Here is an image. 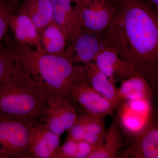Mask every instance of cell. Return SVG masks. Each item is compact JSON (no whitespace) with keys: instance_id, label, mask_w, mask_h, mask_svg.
<instances>
[{"instance_id":"obj_21","label":"cell","mask_w":158,"mask_h":158,"mask_svg":"<svg viewBox=\"0 0 158 158\" xmlns=\"http://www.w3.org/2000/svg\"><path fill=\"white\" fill-rule=\"evenodd\" d=\"M13 54L4 43L0 44V84L9 73L14 65Z\"/></svg>"},{"instance_id":"obj_13","label":"cell","mask_w":158,"mask_h":158,"mask_svg":"<svg viewBox=\"0 0 158 158\" xmlns=\"http://www.w3.org/2000/svg\"><path fill=\"white\" fill-rule=\"evenodd\" d=\"M88 84L98 93L110 101L117 110L124 103L115 83L98 69L94 62L84 65Z\"/></svg>"},{"instance_id":"obj_26","label":"cell","mask_w":158,"mask_h":158,"mask_svg":"<svg viewBox=\"0 0 158 158\" xmlns=\"http://www.w3.org/2000/svg\"><path fill=\"white\" fill-rule=\"evenodd\" d=\"M0 1H1V0H0Z\"/></svg>"},{"instance_id":"obj_9","label":"cell","mask_w":158,"mask_h":158,"mask_svg":"<svg viewBox=\"0 0 158 158\" xmlns=\"http://www.w3.org/2000/svg\"><path fill=\"white\" fill-rule=\"evenodd\" d=\"M52 22L70 43L82 30L81 14L77 0H51Z\"/></svg>"},{"instance_id":"obj_1","label":"cell","mask_w":158,"mask_h":158,"mask_svg":"<svg viewBox=\"0 0 158 158\" xmlns=\"http://www.w3.org/2000/svg\"><path fill=\"white\" fill-rule=\"evenodd\" d=\"M106 47L133 65L152 88L158 84V11L144 0H116Z\"/></svg>"},{"instance_id":"obj_22","label":"cell","mask_w":158,"mask_h":158,"mask_svg":"<svg viewBox=\"0 0 158 158\" xmlns=\"http://www.w3.org/2000/svg\"><path fill=\"white\" fill-rule=\"evenodd\" d=\"M66 140L78 142L84 140L85 129L81 117L78 116L76 123L67 130Z\"/></svg>"},{"instance_id":"obj_10","label":"cell","mask_w":158,"mask_h":158,"mask_svg":"<svg viewBox=\"0 0 158 158\" xmlns=\"http://www.w3.org/2000/svg\"><path fill=\"white\" fill-rule=\"evenodd\" d=\"M93 62L115 84L133 77L141 76L132 64L122 59L111 48L105 47L97 55Z\"/></svg>"},{"instance_id":"obj_7","label":"cell","mask_w":158,"mask_h":158,"mask_svg":"<svg viewBox=\"0 0 158 158\" xmlns=\"http://www.w3.org/2000/svg\"><path fill=\"white\" fill-rule=\"evenodd\" d=\"M105 47V35L82 30L66 46V56L75 64L84 65L93 62Z\"/></svg>"},{"instance_id":"obj_20","label":"cell","mask_w":158,"mask_h":158,"mask_svg":"<svg viewBox=\"0 0 158 158\" xmlns=\"http://www.w3.org/2000/svg\"><path fill=\"white\" fill-rule=\"evenodd\" d=\"M81 117L85 129V134H91L105 138L106 129L104 118L96 117L85 113Z\"/></svg>"},{"instance_id":"obj_3","label":"cell","mask_w":158,"mask_h":158,"mask_svg":"<svg viewBox=\"0 0 158 158\" xmlns=\"http://www.w3.org/2000/svg\"><path fill=\"white\" fill-rule=\"evenodd\" d=\"M48 106L46 94L15 62L0 84V114L40 120Z\"/></svg>"},{"instance_id":"obj_8","label":"cell","mask_w":158,"mask_h":158,"mask_svg":"<svg viewBox=\"0 0 158 158\" xmlns=\"http://www.w3.org/2000/svg\"><path fill=\"white\" fill-rule=\"evenodd\" d=\"M49 106L40 121L52 132L61 136L76 123L77 113L72 101L52 99L48 101Z\"/></svg>"},{"instance_id":"obj_16","label":"cell","mask_w":158,"mask_h":158,"mask_svg":"<svg viewBox=\"0 0 158 158\" xmlns=\"http://www.w3.org/2000/svg\"><path fill=\"white\" fill-rule=\"evenodd\" d=\"M40 41L43 52L55 56H65L67 40L63 32L53 22L39 32Z\"/></svg>"},{"instance_id":"obj_15","label":"cell","mask_w":158,"mask_h":158,"mask_svg":"<svg viewBox=\"0 0 158 158\" xmlns=\"http://www.w3.org/2000/svg\"><path fill=\"white\" fill-rule=\"evenodd\" d=\"M16 12L28 16L39 32L52 22L51 0H22Z\"/></svg>"},{"instance_id":"obj_18","label":"cell","mask_w":158,"mask_h":158,"mask_svg":"<svg viewBox=\"0 0 158 158\" xmlns=\"http://www.w3.org/2000/svg\"><path fill=\"white\" fill-rule=\"evenodd\" d=\"M124 103L133 100L149 101L152 97L153 88L143 77H133L121 82L118 88Z\"/></svg>"},{"instance_id":"obj_23","label":"cell","mask_w":158,"mask_h":158,"mask_svg":"<svg viewBox=\"0 0 158 158\" xmlns=\"http://www.w3.org/2000/svg\"><path fill=\"white\" fill-rule=\"evenodd\" d=\"M77 149L76 141L65 140V143L59 147L56 158H75Z\"/></svg>"},{"instance_id":"obj_25","label":"cell","mask_w":158,"mask_h":158,"mask_svg":"<svg viewBox=\"0 0 158 158\" xmlns=\"http://www.w3.org/2000/svg\"><path fill=\"white\" fill-rule=\"evenodd\" d=\"M158 11V0H144Z\"/></svg>"},{"instance_id":"obj_2","label":"cell","mask_w":158,"mask_h":158,"mask_svg":"<svg viewBox=\"0 0 158 158\" xmlns=\"http://www.w3.org/2000/svg\"><path fill=\"white\" fill-rule=\"evenodd\" d=\"M4 44L13 54L14 61L39 85L52 99L71 100L76 82L85 76V66L75 64L65 56L46 53L19 42L12 34H6Z\"/></svg>"},{"instance_id":"obj_4","label":"cell","mask_w":158,"mask_h":158,"mask_svg":"<svg viewBox=\"0 0 158 158\" xmlns=\"http://www.w3.org/2000/svg\"><path fill=\"white\" fill-rule=\"evenodd\" d=\"M39 121L0 114V158H32L29 151V134L32 126Z\"/></svg>"},{"instance_id":"obj_12","label":"cell","mask_w":158,"mask_h":158,"mask_svg":"<svg viewBox=\"0 0 158 158\" xmlns=\"http://www.w3.org/2000/svg\"><path fill=\"white\" fill-rule=\"evenodd\" d=\"M126 154L136 158H158L157 124L149 123L137 133L129 145Z\"/></svg>"},{"instance_id":"obj_11","label":"cell","mask_w":158,"mask_h":158,"mask_svg":"<svg viewBox=\"0 0 158 158\" xmlns=\"http://www.w3.org/2000/svg\"><path fill=\"white\" fill-rule=\"evenodd\" d=\"M60 142L61 136L51 132L41 121L37 122L30 130L29 152L32 158H56Z\"/></svg>"},{"instance_id":"obj_5","label":"cell","mask_w":158,"mask_h":158,"mask_svg":"<svg viewBox=\"0 0 158 158\" xmlns=\"http://www.w3.org/2000/svg\"><path fill=\"white\" fill-rule=\"evenodd\" d=\"M82 30L105 35L118 9L116 0H77Z\"/></svg>"},{"instance_id":"obj_14","label":"cell","mask_w":158,"mask_h":158,"mask_svg":"<svg viewBox=\"0 0 158 158\" xmlns=\"http://www.w3.org/2000/svg\"><path fill=\"white\" fill-rule=\"evenodd\" d=\"M9 29L19 42L41 50L39 31L28 16L17 12L15 13L10 19Z\"/></svg>"},{"instance_id":"obj_24","label":"cell","mask_w":158,"mask_h":158,"mask_svg":"<svg viewBox=\"0 0 158 158\" xmlns=\"http://www.w3.org/2000/svg\"><path fill=\"white\" fill-rule=\"evenodd\" d=\"M97 149V148L85 140L77 142V149L75 158H88Z\"/></svg>"},{"instance_id":"obj_17","label":"cell","mask_w":158,"mask_h":158,"mask_svg":"<svg viewBox=\"0 0 158 158\" xmlns=\"http://www.w3.org/2000/svg\"><path fill=\"white\" fill-rule=\"evenodd\" d=\"M120 116L117 114L107 131L105 142L102 146L95 150L88 158H116L122 145L120 131Z\"/></svg>"},{"instance_id":"obj_6","label":"cell","mask_w":158,"mask_h":158,"mask_svg":"<svg viewBox=\"0 0 158 158\" xmlns=\"http://www.w3.org/2000/svg\"><path fill=\"white\" fill-rule=\"evenodd\" d=\"M73 103H77L85 113L104 118L113 114L115 110L113 104L98 93L88 84L85 76L79 79L74 84L71 93Z\"/></svg>"},{"instance_id":"obj_19","label":"cell","mask_w":158,"mask_h":158,"mask_svg":"<svg viewBox=\"0 0 158 158\" xmlns=\"http://www.w3.org/2000/svg\"><path fill=\"white\" fill-rule=\"evenodd\" d=\"M20 2L19 0L0 1V44L8 33L10 19L17 11Z\"/></svg>"}]
</instances>
